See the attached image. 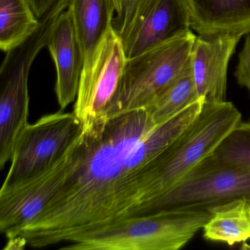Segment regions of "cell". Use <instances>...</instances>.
I'll return each instance as SVG.
<instances>
[{
    "label": "cell",
    "instance_id": "obj_21",
    "mask_svg": "<svg viewBox=\"0 0 250 250\" xmlns=\"http://www.w3.org/2000/svg\"><path fill=\"white\" fill-rule=\"evenodd\" d=\"M36 17L41 20L48 14L59 0H27Z\"/></svg>",
    "mask_w": 250,
    "mask_h": 250
},
{
    "label": "cell",
    "instance_id": "obj_2",
    "mask_svg": "<svg viewBox=\"0 0 250 250\" xmlns=\"http://www.w3.org/2000/svg\"><path fill=\"white\" fill-rule=\"evenodd\" d=\"M209 208L160 210L131 216L76 238L63 250H177L209 220Z\"/></svg>",
    "mask_w": 250,
    "mask_h": 250
},
{
    "label": "cell",
    "instance_id": "obj_11",
    "mask_svg": "<svg viewBox=\"0 0 250 250\" xmlns=\"http://www.w3.org/2000/svg\"><path fill=\"white\" fill-rule=\"evenodd\" d=\"M242 36L226 33L196 37L191 66L199 97L204 104L226 102L228 63Z\"/></svg>",
    "mask_w": 250,
    "mask_h": 250
},
{
    "label": "cell",
    "instance_id": "obj_10",
    "mask_svg": "<svg viewBox=\"0 0 250 250\" xmlns=\"http://www.w3.org/2000/svg\"><path fill=\"white\" fill-rule=\"evenodd\" d=\"M186 0H138L129 24L120 35L127 59L191 32Z\"/></svg>",
    "mask_w": 250,
    "mask_h": 250
},
{
    "label": "cell",
    "instance_id": "obj_4",
    "mask_svg": "<svg viewBox=\"0 0 250 250\" xmlns=\"http://www.w3.org/2000/svg\"><path fill=\"white\" fill-rule=\"evenodd\" d=\"M196 37L191 31L127 60L119 91L104 116L146 109L190 63Z\"/></svg>",
    "mask_w": 250,
    "mask_h": 250
},
{
    "label": "cell",
    "instance_id": "obj_16",
    "mask_svg": "<svg viewBox=\"0 0 250 250\" xmlns=\"http://www.w3.org/2000/svg\"><path fill=\"white\" fill-rule=\"evenodd\" d=\"M39 20L27 0H0V49L9 54L39 30Z\"/></svg>",
    "mask_w": 250,
    "mask_h": 250
},
{
    "label": "cell",
    "instance_id": "obj_3",
    "mask_svg": "<svg viewBox=\"0 0 250 250\" xmlns=\"http://www.w3.org/2000/svg\"><path fill=\"white\" fill-rule=\"evenodd\" d=\"M241 121V114L231 102L206 104L197 119L150 164L146 203L148 206L169 191L219 145Z\"/></svg>",
    "mask_w": 250,
    "mask_h": 250
},
{
    "label": "cell",
    "instance_id": "obj_17",
    "mask_svg": "<svg viewBox=\"0 0 250 250\" xmlns=\"http://www.w3.org/2000/svg\"><path fill=\"white\" fill-rule=\"evenodd\" d=\"M199 97L191 61L184 71L146 108L156 125L163 124L197 102Z\"/></svg>",
    "mask_w": 250,
    "mask_h": 250
},
{
    "label": "cell",
    "instance_id": "obj_19",
    "mask_svg": "<svg viewBox=\"0 0 250 250\" xmlns=\"http://www.w3.org/2000/svg\"><path fill=\"white\" fill-rule=\"evenodd\" d=\"M238 59L235 76L238 84L245 87L250 94V33L247 34L245 43L238 55Z\"/></svg>",
    "mask_w": 250,
    "mask_h": 250
},
{
    "label": "cell",
    "instance_id": "obj_23",
    "mask_svg": "<svg viewBox=\"0 0 250 250\" xmlns=\"http://www.w3.org/2000/svg\"><path fill=\"white\" fill-rule=\"evenodd\" d=\"M248 209H249V213H250V198L248 199Z\"/></svg>",
    "mask_w": 250,
    "mask_h": 250
},
{
    "label": "cell",
    "instance_id": "obj_1",
    "mask_svg": "<svg viewBox=\"0 0 250 250\" xmlns=\"http://www.w3.org/2000/svg\"><path fill=\"white\" fill-rule=\"evenodd\" d=\"M200 99L156 125L146 109L82 125L65 179L39 216L17 237L43 248L137 216L147 169L201 113Z\"/></svg>",
    "mask_w": 250,
    "mask_h": 250
},
{
    "label": "cell",
    "instance_id": "obj_5",
    "mask_svg": "<svg viewBox=\"0 0 250 250\" xmlns=\"http://www.w3.org/2000/svg\"><path fill=\"white\" fill-rule=\"evenodd\" d=\"M250 198V171L210 155L153 202L146 214L170 209L206 207Z\"/></svg>",
    "mask_w": 250,
    "mask_h": 250
},
{
    "label": "cell",
    "instance_id": "obj_9",
    "mask_svg": "<svg viewBox=\"0 0 250 250\" xmlns=\"http://www.w3.org/2000/svg\"><path fill=\"white\" fill-rule=\"evenodd\" d=\"M127 60L121 36L112 26L90 68L82 73L73 111L82 125L104 116L119 91Z\"/></svg>",
    "mask_w": 250,
    "mask_h": 250
},
{
    "label": "cell",
    "instance_id": "obj_15",
    "mask_svg": "<svg viewBox=\"0 0 250 250\" xmlns=\"http://www.w3.org/2000/svg\"><path fill=\"white\" fill-rule=\"evenodd\" d=\"M211 216L203 227V237L228 245L250 239L248 198L239 197L209 208Z\"/></svg>",
    "mask_w": 250,
    "mask_h": 250
},
{
    "label": "cell",
    "instance_id": "obj_8",
    "mask_svg": "<svg viewBox=\"0 0 250 250\" xmlns=\"http://www.w3.org/2000/svg\"><path fill=\"white\" fill-rule=\"evenodd\" d=\"M74 143L58 162L43 172L19 182L2 184L0 232L8 241L17 238L55 197L68 172Z\"/></svg>",
    "mask_w": 250,
    "mask_h": 250
},
{
    "label": "cell",
    "instance_id": "obj_12",
    "mask_svg": "<svg viewBox=\"0 0 250 250\" xmlns=\"http://www.w3.org/2000/svg\"><path fill=\"white\" fill-rule=\"evenodd\" d=\"M47 47L56 68L55 93L62 111L77 99L84 65L83 51L68 8L55 21Z\"/></svg>",
    "mask_w": 250,
    "mask_h": 250
},
{
    "label": "cell",
    "instance_id": "obj_18",
    "mask_svg": "<svg viewBox=\"0 0 250 250\" xmlns=\"http://www.w3.org/2000/svg\"><path fill=\"white\" fill-rule=\"evenodd\" d=\"M213 154L228 163L250 171V122H240Z\"/></svg>",
    "mask_w": 250,
    "mask_h": 250
},
{
    "label": "cell",
    "instance_id": "obj_20",
    "mask_svg": "<svg viewBox=\"0 0 250 250\" xmlns=\"http://www.w3.org/2000/svg\"><path fill=\"white\" fill-rule=\"evenodd\" d=\"M137 1L138 0H123L121 11L117 14L113 21L114 27L118 34L121 35L129 24Z\"/></svg>",
    "mask_w": 250,
    "mask_h": 250
},
{
    "label": "cell",
    "instance_id": "obj_6",
    "mask_svg": "<svg viewBox=\"0 0 250 250\" xmlns=\"http://www.w3.org/2000/svg\"><path fill=\"white\" fill-rule=\"evenodd\" d=\"M81 129L74 112H58L29 124L16 146L3 185L22 181L55 165L69 150Z\"/></svg>",
    "mask_w": 250,
    "mask_h": 250
},
{
    "label": "cell",
    "instance_id": "obj_7",
    "mask_svg": "<svg viewBox=\"0 0 250 250\" xmlns=\"http://www.w3.org/2000/svg\"><path fill=\"white\" fill-rule=\"evenodd\" d=\"M53 19L45 17L36 33L21 46L0 99V168L11 162L16 146L28 125L30 68L41 50L47 46Z\"/></svg>",
    "mask_w": 250,
    "mask_h": 250
},
{
    "label": "cell",
    "instance_id": "obj_22",
    "mask_svg": "<svg viewBox=\"0 0 250 250\" xmlns=\"http://www.w3.org/2000/svg\"><path fill=\"white\" fill-rule=\"evenodd\" d=\"M123 0H115V5H116V14H118L121 11L122 6Z\"/></svg>",
    "mask_w": 250,
    "mask_h": 250
},
{
    "label": "cell",
    "instance_id": "obj_14",
    "mask_svg": "<svg viewBox=\"0 0 250 250\" xmlns=\"http://www.w3.org/2000/svg\"><path fill=\"white\" fill-rule=\"evenodd\" d=\"M68 8L83 51L84 72L90 68L99 46L113 26L116 5L115 0H70Z\"/></svg>",
    "mask_w": 250,
    "mask_h": 250
},
{
    "label": "cell",
    "instance_id": "obj_13",
    "mask_svg": "<svg viewBox=\"0 0 250 250\" xmlns=\"http://www.w3.org/2000/svg\"><path fill=\"white\" fill-rule=\"evenodd\" d=\"M191 27L199 35L250 33V0H186Z\"/></svg>",
    "mask_w": 250,
    "mask_h": 250
}]
</instances>
